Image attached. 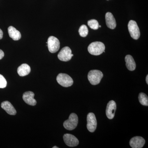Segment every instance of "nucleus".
<instances>
[{
  "label": "nucleus",
  "mask_w": 148,
  "mask_h": 148,
  "mask_svg": "<svg viewBox=\"0 0 148 148\" xmlns=\"http://www.w3.org/2000/svg\"><path fill=\"white\" fill-rule=\"evenodd\" d=\"M88 52L92 55H101L105 51V46L101 42H95L91 43L88 48Z\"/></svg>",
  "instance_id": "1"
},
{
  "label": "nucleus",
  "mask_w": 148,
  "mask_h": 148,
  "mask_svg": "<svg viewBox=\"0 0 148 148\" xmlns=\"http://www.w3.org/2000/svg\"><path fill=\"white\" fill-rule=\"evenodd\" d=\"M103 77L102 72L97 70H91L89 72L88 75V81L93 85L99 84Z\"/></svg>",
  "instance_id": "2"
},
{
  "label": "nucleus",
  "mask_w": 148,
  "mask_h": 148,
  "mask_svg": "<svg viewBox=\"0 0 148 148\" xmlns=\"http://www.w3.org/2000/svg\"><path fill=\"white\" fill-rule=\"evenodd\" d=\"M78 118L76 114L72 113L70 114L69 119L64 123V127L69 130H73L77 125Z\"/></svg>",
  "instance_id": "3"
},
{
  "label": "nucleus",
  "mask_w": 148,
  "mask_h": 148,
  "mask_svg": "<svg viewBox=\"0 0 148 148\" xmlns=\"http://www.w3.org/2000/svg\"><path fill=\"white\" fill-rule=\"evenodd\" d=\"M56 80L59 84L64 87L71 86L73 84V80L70 76L65 73L58 74Z\"/></svg>",
  "instance_id": "4"
},
{
  "label": "nucleus",
  "mask_w": 148,
  "mask_h": 148,
  "mask_svg": "<svg viewBox=\"0 0 148 148\" xmlns=\"http://www.w3.org/2000/svg\"><path fill=\"white\" fill-rule=\"evenodd\" d=\"M128 29L132 38L135 40L139 39L140 36V31L136 21L130 20L128 24Z\"/></svg>",
  "instance_id": "5"
},
{
  "label": "nucleus",
  "mask_w": 148,
  "mask_h": 148,
  "mask_svg": "<svg viewBox=\"0 0 148 148\" xmlns=\"http://www.w3.org/2000/svg\"><path fill=\"white\" fill-rule=\"evenodd\" d=\"M47 42L48 48L51 53H56L59 50L60 42L57 38L51 36L48 39Z\"/></svg>",
  "instance_id": "6"
},
{
  "label": "nucleus",
  "mask_w": 148,
  "mask_h": 148,
  "mask_svg": "<svg viewBox=\"0 0 148 148\" xmlns=\"http://www.w3.org/2000/svg\"><path fill=\"white\" fill-rule=\"evenodd\" d=\"M73 54L72 53V51L69 47L63 48L58 55V59L61 61H68L71 60Z\"/></svg>",
  "instance_id": "7"
},
{
  "label": "nucleus",
  "mask_w": 148,
  "mask_h": 148,
  "mask_svg": "<svg viewBox=\"0 0 148 148\" xmlns=\"http://www.w3.org/2000/svg\"><path fill=\"white\" fill-rule=\"evenodd\" d=\"M87 128L89 132H94L97 127V122L95 114L89 113L87 116Z\"/></svg>",
  "instance_id": "8"
},
{
  "label": "nucleus",
  "mask_w": 148,
  "mask_h": 148,
  "mask_svg": "<svg viewBox=\"0 0 148 148\" xmlns=\"http://www.w3.org/2000/svg\"><path fill=\"white\" fill-rule=\"evenodd\" d=\"M63 138L65 144L69 147H76L77 146L79 143L78 140L75 136L71 134H65Z\"/></svg>",
  "instance_id": "9"
},
{
  "label": "nucleus",
  "mask_w": 148,
  "mask_h": 148,
  "mask_svg": "<svg viewBox=\"0 0 148 148\" xmlns=\"http://www.w3.org/2000/svg\"><path fill=\"white\" fill-rule=\"evenodd\" d=\"M116 109V103L115 101H111L108 103L106 108V114L109 119H112L114 118Z\"/></svg>",
  "instance_id": "10"
},
{
  "label": "nucleus",
  "mask_w": 148,
  "mask_h": 148,
  "mask_svg": "<svg viewBox=\"0 0 148 148\" xmlns=\"http://www.w3.org/2000/svg\"><path fill=\"white\" fill-rule=\"evenodd\" d=\"M145 143V140L140 136L133 137L130 141V145L132 148H143Z\"/></svg>",
  "instance_id": "11"
},
{
  "label": "nucleus",
  "mask_w": 148,
  "mask_h": 148,
  "mask_svg": "<svg viewBox=\"0 0 148 148\" xmlns=\"http://www.w3.org/2000/svg\"><path fill=\"white\" fill-rule=\"evenodd\" d=\"M34 93L32 91H27L24 92L23 95V100L25 103L30 106H36L37 102L34 98Z\"/></svg>",
  "instance_id": "12"
},
{
  "label": "nucleus",
  "mask_w": 148,
  "mask_h": 148,
  "mask_svg": "<svg viewBox=\"0 0 148 148\" xmlns=\"http://www.w3.org/2000/svg\"><path fill=\"white\" fill-rule=\"evenodd\" d=\"M1 107L6 111L9 114L14 115L16 114V112L13 106L9 101H4L1 104Z\"/></svg>",
  "instance_id": "13"
},
{
  "label": "nucleus",
  "mask_w": 148,
  "mask_h": 148,
  "mask_svg": "<svg viewBox=\"0 0 148 148\" xmlns=\"http://www.w3.org/2000/svg\"><path fill=\"white\" fill-rule=\"evenodd\" d=\"M106 25L110 29H114L116 26L115 19L111 12H108L106 14Z\"/></svg>",
  "instance_id": "14"
},
{
  "label": "nucleus",
  "mask_w": 148,
  "mask_h": 148,
  "mask_svg": "<svg viewBox=\"0 0 148 148\" xmlns=\"http://www.w3.org/2000/svg\"><path fill=\"white\" fill-rule=\"evenodd\" d=\"M8 32L9 36L14 40H18L21 39V33L12 26L8 27Z\"/></svg>",
  "instance_id": "15"
},
{
  "label": "nucleus",
  "mask_w": 148,
  "mask_h": 148,
  "mask_svg": "<svg viewBox=\"0 0 148 148\" xmlns=\"http://www.w3.org/2000/svg\"><path fill=\"white\" fill-rule=\"evenodd\" d=\"M31 71V68L29 65L25 64H22L17 69V73L21 77L29 75Z\"/></svg>",
  "instance_id": "16"
},
{
  "label": "nucleus",
  "mask_w": 148,
  "mask_h": 148,
  "mask_svg": "<svg viewBox=\"0 0 148 148\" xmlns=\"http://www.w3.org/2000/svg\"><path fill=\"white\" fill-rule=\"evenodd\" d=\"M126 66L127 69L130 71H133L136 69V64L133 57L130 55H127L125 57Z\"/></svg>",
  "instance_id": "17"
},
{
  "label": "nucleus",
  "mask_w": 148,
  "mask_h": 148,
  "mask_svg": "<svg viewBox=\"0 0 148 148\" xmlns=\"http://www.w3.org/2000/svg\"><path fill=\"white\" fill-rule=\"evenodd\" d=\"M139 101L140 103L142 105L144 106H148V96L143 92H141L139 94Z\"/></svg>",
  "instance_id": "18"
},
{
  "label": "nucleus",
  "mask_w": 148,
  "mask_h": 148,
  "mask_svg": "<svg viewBox=\"0 0 148 148\" xmlns=\"http://www.w3.org/2000/svg\"><path fill=\"white\" fill-rule=\"evenodd\" d=\"M88 29L85 25H82L79 29V33L80 36L82 37H86L88 34Z\"/></svg>",
  "instance_id": "19"
},
{
  "label": "nucleus",
  "mask_w": 148,
  "mask_h": 148,
  "mask_svg": "<svg viewBox=\"0 0 148 148\" xmlns=\"http://www.w3.org/2000/svg\"><path fill=\"white\" fill-rule=\"evenodd\" d=\"M88 25L91 29L97 30L99 28V23L95 19H91L88 21Z\"/></svg>",
  "instance_id": "20"
},
{
  "label": "nucleus",
  "mask_w": 148,
  "mask_h": 148,
  "mask_svg": "<svg viewBox=\"0 0 148 148\" xmlns=\"http://www.w3.org/2000/svg\"><path fill=\"white\" fill-rule=\"evenodd\" d=\"M7 82L4 77L0 74V88H5L6 86Z\"/></svg>",
  "instance_id": "21"
},
{
  "label": "nucleus",
  "mask_w": 148,
  "mask_h": 148,
  "mask_svg": "<svg viewBox=\"0 0 148 148\" xmlns=\"http://www.w3.org/2000/svg\"><path fill=\"white\" fill-rule=\"evenodd\" d=\"M4 56V53L3 51L0 49V60L2 59Z\"/></svg>",
  "instance_id": "22"
},
{
  "label": "nucleus",
  "mask_w": 148,
  "mask_h": 148,
  "mask_svg": "<svg viewBox=\"0 0 148 148\" xmlns=\"http://www.w3.org/2000/svg\"><path fill=\"white\" fill-rule=\"evenodd\" d=\"M3 37V31L0 29V40Z\"/></svg>",
  "instance_id": "23"
},
{
  "label": "nucleus",
  "mask_w": 148,
  "mask_h": 148,
  "mask_svg": "<svg viewBox=\"0 0 148 148\" xmlns=\"http://www.w3.org/2000/svg\"><path fill=\"white\" fill-rule=\"evenodd\" d=\"M148 75H147V77H146V82H147V83L148 84Z\"/></svg>",
  "instance_id": "24"
},
{
  "label": "nucleus",
  "mask_w": 148,
  "mask_h": 148,
  "mask_svg": "<svg viewBox=\"0 0 148 148\" xmlns=\"http://www.w3.org/2000/svg\"><path fill=\"white\" fill-rule=\"evenodd\" d=\"M58 147H56V146H54V147H53V148H58Z\"/></svg>",
  "instance_id": "25"
},
{
  "label": "nucleus",
  "mask_w": 148,
  "mask_h": 148,
  "mask_svg": "<svg viewBox=\"0 0 148 148\" xmlns=\"http://www.w3.org/2000/svg\"><path fill=\"white\" fill-rule=\"evenodd\" d=\"M99 27H100V28H101V25H99Z\"/></svg>",
  "instance_id": "26"
},
{
  "label": "nucleus",
  "mask_w": 148,
  "mask_h": 148,
  "mask_svg": "<svg viewBox=\"0 0 148 148\" xmlns=\"http://www.w3.org/2000/svg\"></svg>",
  "instance_id": "27"
}]
</instances>
